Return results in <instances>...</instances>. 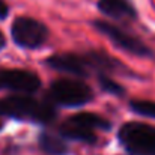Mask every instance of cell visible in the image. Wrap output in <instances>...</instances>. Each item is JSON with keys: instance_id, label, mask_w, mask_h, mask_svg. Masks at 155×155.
<instances>
[{"instance_id": "3957f363", "label": "cell", "mask_w": 155, "mask_h": 155, "mask_svg": "<svg viewBox=\"0 0 155 155\" xmlns=\"http://www.w3.org/2000/svg\"><path fill=\"white\" fill-rule=\"evenodd\" d=\"M48 98L53 104L65 107H80L89 103L94 98V94L92 89L81 80L62 78L51 84Z\"/></svg>"}, {"instance_id": "8992f818", "label": "cell", "mask_w": 155, "mask_h": 155, "mask_svg": "<svg viewBox=\"0 0 155 155\" xmlns=\"http://www.w3.org/2000/svg\"><path fill=\"white\" fill-rule=\"evenodd\" d=\"M41 80L35 72L23 69H2L0 71V89H9L12 92L33 94L39 89Z\"/></svg>"}, {"instance_id": "7a4b0ae2", "label": "cell", "mask_w": 155, "mask_h": 155, "mask_svg": "<svg viewBox=\"0 0 155 155\" xmlns=\"http://www.w3.org/2000/svg\"><path fill=\"white\" fill-rule=\"evenodd\" d=\"M119 142L128 155H155V127L128 122L119 130Z\"/></svg>"}, {"instance_id": "4fadbf2b", "label": "cell", "mask_w": 155, "mask_h": 155, "mask_svg": "<svg viewBox=\"0 0 155 155\" xmlns=\"http://www.w3.org/2000/svg\"><path fill=\"white\" fill-rule=\"evenodd\" d=\"M98 80H100V84H101V87H103L105 92L113 94V95H124V87L120 84H117L114 80H111L110 77H107L105 74L100 72Z\"/></svg>"}, {"instance_id": "2e32d148", "label": "cell", "mask_w": 155, "mask_h": 155, "mask_svg": "<svg viewBox=\"0 0 155 155\" xmlns=\"http://www.w3.org/2000/svg\"><path fill=\"white\" fill-rule=\"evenodd\" d=\"M2 127H3V124H2V120H0V130H2Z\"/></svg>"}, {"instance_id": "277c9868", "label": "cell", "mask_w": 155, "mask_h": 155, "mask_svg": "<svg viewBox=\"0 0 155 155\" xmlns=\"http://www.w3.org/2000/svg\"><path fill=\"white\" fill-rule=\"evenodd\" d=\"M11 35L14 42L21 48H38L48 38V29L44 23L30 18V17H18L11 27Z\"/></svg>"}, {"instance_id": "ba28073f", "label": "cell", "mask_w": 155, "mask_h": 155, "mask_svg": "<svg viewBox=\"0 0 155 155\" xmlns=\"http://www.w3.org/2000/svg\"><path fill=\"white\" fill-rule=\"evenodd\" d=\"M98 9L113 20L137 18V11L131 0H98Z\"/></svg>"}, {"instance_id": "30bf717a", "label": "cell", "mask_w": 155, "mask_h": 155, "mask_svg": "<svg viewBox=\"0 0 155 155\" xmlns=\"http://www.w3.org/2000/svg\"><path fill=\"white\" fill-rule=\"evenodd\" d=\"M39 143H41V148L47 152V154L51 155H66L68 152V146L63 140V137H56L53 134H41L39 137Z\"/></svg>"}, {"instance_id": "6da1fadb", "label": "cell", "mask_w": 155, "mask_h": 155, "mask_svg": "<svg viewBox=\"0 0 155 155\" xmlns=\"http://www.w3.org/2000/svg\"><path fill=\"white\" fill-rule=\"evenodd\" d=\"M0 114L18 120H29L36 124H48L54 119L56 110L53 103L38 101L30 97H6L0 100Z\"/></svg>"}, {"instance_id": "8fae6325", "label": "cell", "mask_w": 155, "mask_h": 155, "mask_svg": "<svg viewBox=\"0 0 155 155\" xmlns=\"http://www.w3.org/2000/svg\"><path fill=\"white\" fill-rule=\"evenodd\" d=\"M72 117H74V119H77L78 122H81L83 125H86V127L92 128V130H97V128H98V130H104V131H107V130H110V128H111L110 120L104 119L103 116L95 114V113H77V114H74Z\"/></svg>"}, {"instance_id": "5bb4252c", "label": "cell", "mask_w": 155, "mask_h": 155, "mask_svg": "<svg viewBox=\"0 0 155 155\" xmlns=\"http://www.w3.org/2000/svg\"><path fill=\"white\" fill-rule=\"evenodd\" d=\"M8 14H9L8 5H6L3 0H0V20H5V18L8 17Z\"/></svg>"}, {"instance_id": "9c48e42d", "label": "cell", "mask_w": 155, "mask_h": 155, "mask_svg": "<svg viewBox=\"0 0 155 155\" xmlns=\"http://www.w3.org/2000/svg\"><path fill=\"white\" fill-rule=\"evenodd\" d=\"M60 134H62L63 139L84 142V143H89V145H94L97 142V136H95L94 130L89 128V127H86V125H83L81 122H78L72 116L62 124Z\"/></svg>"}, {"instance_id": "9a60e30c", "label": "cell", "mask_w": 155, "mask_h": 155, "mask_svg": "<svg viewBox=\"0 0 155 155\" xmlns=\"http://www.w3.org/2000/svg\"><path fill=\"white\" fill-rule=\"evenodd\" d=\"M5 42H6V41H5V36H3V33L0 32V50L5 47Z\"/></svg>"}, {"instance_id": "7c38bea8", "label": "cell", "mask_w": 155, "mask_h": 155, "mask_svg": "<svg viewBox=\"0 0 155 155\" xmlns=\"http://www.w3.org/2000/svg\"><path fill=\"white\" fill-rule=\"evenodd\" d=\"M130 107L134 113L146 117H154L155 119V101L148 100H133L130 103Z\"/></svg>"}, {"instance_id": "52a82bcc", "label": "cell", "mask_w": 155, "mask_h": 155, "mask_svg": "<svg viewBox=\"0 0 155 155\" xmlns=\"http://www.w3.org/2000/svg\"><path fill=\"white\" fill-rule=\"evenodd\" d=\"M47 65L56 71L68 72L75 77H84L92 69L86 56H77V54H69V53L53 56L47 60Z\"/></svg>"}, {"instance_id": "5b68a950", "label": "cell", "mask_w": 155, "mask_h": 155, "mask_svg": "<svg viewBox=\"0 0 155 155\" xmlns=\"http://www.w3.org/2000/svg\"><path fill=\"white\" fill-rule=\"evenodd\" d=\"M94 26L97 27L98 32H101L110 41H113L114 45L119 47L120 50L130 53V54H134V56H139V57H152V54H154L152 50L142 39H139L134 35H130L124 29H120L114 24H110L107 21H95Z\"/></svg>"}]
</instances>
